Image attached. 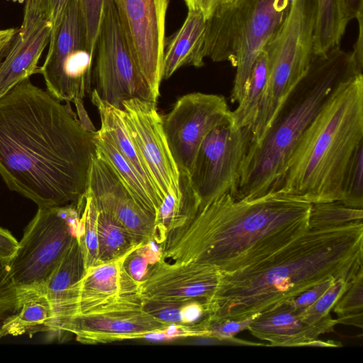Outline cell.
Here are the masks:
<instances>
[{"label": "cell", "instance_id": "6da1fadb", "mask_svg": "<svg viewBox=\"0 0 363 363\" xmlns=\"http://www.w3.org/2000/svg\"><path fill=\"white\" fill-rule=\"evenodd\" d=\"M95 132L26 78L0 95V176L38 208L77 203L86 193Z\"/></svg>", "mask_w": 363, "mask_h": 363}, {"label": "cell", "instance_id": "7a4b0ae2", "mask_svg": "<svg viewBox=\"0 0 363 363\" xmlns=\"http://www.w3.org/2000/svg\"><path fill=\"white\" fill-rule=\"evenodd\" d=\"M311 203L282 191L255 198L225 194L167 230L159 258L229 274L276 253L309 229Z\"/></svg>", "mask_w": 363, "mask_h": 363}, {"label": "cell", "instance_id": "3957f363", "mask_svg": "<svg viewBox=\"0 0 363 363\" xmlns=\"http://www.w3.org/2000/svg\"><path fill=\"white\" fill-rule=\"evenodd\" d=\"M362 252V221L309 228L269 257L220 274L208 320L249 318L327 279L352 280L363 269Z\"/></svg>", "mask_w": 363, "mask_h": 363}, {"label": "cell", "instance_id": "277c9868", "mask_svg": "<svg viewBox=\"0 0 363 363\" xmlns=\"http://www.w3.org/2000/svg\"><path fill=\"white\" fill-rule=\"evenodd\" d=\"M363 143V74L340 83L301 138L272 191L311 203L340 201L352 156Z\"/></svg>", "mask_w": 363, "mask_h": 363}, {"label": "cell", "instance_id": "5b68a950", "mask_svg": "<svg viewBox=\"0 0 363 363\" xmlns=\"http://www.w3.org/2000/svg\"><path fill=\"white\" fill-rule=\"evenodd\" d=\"M357 74L362 73L357 72L351 53L340 47L313 57L263 137L250 145L235 198H255L273 190L301 138L335 89Z\"/></svg>", "mask_w": 363, "mask_h": 363}, {"label": "cell", "instance_id": "8992f818", "mask_svg": "<svg viewBox=\"0 0 363 363\" xmlns=\"http://www.w3.org/2000/svg\"><path fill=\"white\" fill-rule=\"evenodd\" d=\"M291 0H231L206 19L204 57L236 69L230 96L239 102L252 66L285 20Z\"/></svg>", "mask_w": 363, "mask_h": 363}, {"label": "cell", "instance_id": "52a82bcc", "mask_svg": "<svg viewBox=\"0 0 363 363\" xmlns=\"http://www.w3.org/2000/svg\"><path fill=\"white\" fill-rule=\"evenodd\" d=\"M315 0H291L289 13L264 48L269 60L266 89L252 127L258 143L280 105L307 72L314 57Z\"/></svg>", "mask_w": 363, "mask_h": 363}, {"label": "cell", "instance_id": "ba28073f", "mask_svg": "<svg viewBox=\"0 0 363 363\" xmlns=\"http://www.w3.org/2000/svg\"><path fill=\"white\" fill-rule=\"evenodd\" d=\"M77 203L38 208L13 255L4 261L7 279L19 291H43L52 273L77 236Z\"/></svg>", "mask_w": 363, "mask_h": 363}, {"label": "cell", "instance_id": "9c48e42d", "mask_svg": "<svg viewBox=\"0 0 363 363\" xmlns=\"http://www.w3.org/2000/svg\"><path fill=\"white\" fill-rule=\"evenodd\" d=\"M48 46L38 72L46 90L62 102L84 106V98L91 93L94 54L86 43L78 0L68 2L53 26Z\"/></svg>", "mask_w": 363, "mask_h": 363}, {"label": "cell", "instance_id": "30bf717a", "mask_svg": "<svg viewBox=\"0 0 363 363\" xmlns=\"http://www.w3.org/2000/svg\"><path fill=\"white\" fill-rule=\"evenodd\" d=\"M99 97L122 109L123 101L139 99L157 103L121 28L113 0H106L96 43L94 69Z\"/></svg>", "mask_w": 363, "mask_h": 363}, {"label": "cell", "instance_id": "8fae6325", "mask_svg": "<svg viewBox=\"0 0 363 363\" xmlns=\"http://www.w3.org/2000/svg\"><path fill=\"white\" fill-rule=\"evenodd\" d=\"M251 139V128L236 126L232 121L231 113L205 137L189 173L199 206L227 193L235 196L241 167Z\"/></svg>", "mask_w": 363, "mask_h": 363}, {"label": "cell", "instance_id": "7c38bea8", "mask_svg": "<svg viewBox=\"0 0 363 363\" xmlns=\"http://www.w3.org/2000/svg\"><path fill=\"white\" fill-rule=\"evenodd\" d=\"M131 254L86 269L55 313L49 332L57 333L62 323L74 316L142 302L140 281L130 274L125 264Z\"/></svg>", "mask_w": 363, "mask_h": 363}, {"label": "cell", "instance_id": "4fadbf2b", "mask_svg": "<svg viewBox=\"0 0 363 363\" xmlns=\"http://www.w3.org/2000/svg\"><path fill=\"white\" fill-rule=\"evenodd\" d=\"M132 55L156 99L163 79L169 0H113Z\"/></svg>", "mask_w": 363, "mask_h": 363}, {"label": "cell", "instance_id": "5bb4252c", "mask_svg": "<svg viewBox=\"0 0 363 363\" xmlns=\"http://www.w3.org/2000/svg\"><path fill=\"white\" fill-rule=\"evenodd\" d=\"M230 113L223 96L194 92L180 97L162 116L165 137L179 173L189 174L202 141Z\"/></svg>", "mask_w": 363, "mask_h": 363}, {"label": "cell", "instance_id": "9a60e30c", "mask_svg": "<svg viewBox=\"0 0 363 363\" xmlns=\"http://www.w3.org/2000/svg\"><path fill=\"white\" fill-rule=\"evenodd\" d=\"M157 103L132 99L122 104L128 135L162 201L169 193L182 196L179 171L170 152Z\"/></svg>", "mask_w": 363, "mask_h": 363}, {"label": "cell", "instance_id": "2e32d148", "mask_svg": "<svg viewBox=\"0 0 363 363\" xmlns=\"http://www.w3.org/2000/svg\"><path fill=\"white\" fill-rule=\"evenodd\" d=\"M220 275L207 265L158 257L140 281V298L143 303H209L216 294Z\"/></svg>", "mask_w": 363, "mask_h": 363}, {"label": "cell", "instance_id": "e0dca14e", "mask_svg": "<svg viewBox=\"0 0 363 363\" xmlns=\"http://www.w3.org/2000/svg\"><path fill=\"white\" fill-rule=\"evenodd\" d=\"M170 327L146 312L143 302H134L72 317L62 323L58 333L73 334L82 343L97 344L145 337Z\"/></svg>", "mask_w": 363, "mask_h": 363}, {"label": "cell", "instance_id": "ac0fdd59", "mask_svg": "<svg viewBox=\"0 0 363 363\" xmlns=\"http://www.w3.org/2000/svg\"><path fill=\"white\" fill-rule=\"evenodd\" d=\"M52 29L42 0H26L22 23L0 62V95L38 72V62Z\"/></svg>", "mask_w": 363, "mask_h": 363}, {"label": "cell", "instance_id": "d6986e66", "mask_svg": "<svg viewBox=\"0 0 363 363\" xmlns=\"http://www.w3.org/2000/svg\"><path fill=\"white\" fill-rule=\"evenodd\" d=\"M99 211L116 219L137 245L148 246L155 240L154 221L133 199L111 167L95 152L91 160L88 186Z\"/></svg>", "mask_w": 363, "mask_h": 363}, {"label": "cell", "instance_id": "ffe728a7", "mask_svg": "<svg viewBox=\"0 0 363 363\" xmlns=\"http://www.w3.org/2000/svg\"><path fill=\"white\" fill-rule=\"evenodd\" d=\"M338 324L330 315L315 323H307L288 301L281 303L257 314L247 330L257 338L272 346H303L330 333Z\"/></svg>", "mask_w": 363, "mask_h": 363}, {"label": "cell", "instance_id": "44dd1931", "mask_svg": "<svg viewBox=\"0 0 363 363\" xmlns=\"http://www.w3.org/2000/svg\"><path fill=\"white\" fill-rule=\"evenodd\" d=\"M206 18L201 11L188 9L182 26L164 43L163 79L169 78L183 66L204 65L203 45Z\"/></svg>", "mask_w": 363, "mask_h": 363}, {"label": "cell", "instance_id": "7402d4cb", "mask_svg": "<svg viewBox=\"0 0 363 363\" xmlns=\"http://www.w3.org/2000/svg\"><path fill=\"white\" fill-rule=\"evenodd\" d=\"M96 154L106 162L126 186L133 199L156 223L162 202L158 192L125 159L101 130L95 132Z\"/></svg>", "mask_w": 363, "mask_h": 363}, {"label": "cell", "instance_id": "603a6c76", "mask_svg": "<svg viewBox=\"0 0 363 363\" xmlns=\"http://www.w3.org/2000/svg\"><path fill=\"white\" fill-rule=\"evenodd\" d=\"M21 294V308L0 326V338L49 331L53 319L51 303L43 291Z\"/></svg>", "mask_w": 363, "mask_h": 363}, {"label": "cell", "instance_id": "cb8c5ba5", "mask_svg": "<svg viewBox=\"0 0 363 363\" xmlns=\"http://www.w3.org/2000/svg\"><path fill=\"white\" fill-rule=\"evenodd\" d=\"M315 4L314 56L340 47L350 21L344 0H315Z\"/></svg>", "mask_w": 363, "mask_h": 363}, {"label": "cell", "instance_id": "d4e9b609", "mask_svg": "<svg viewBox=\"0 0 363 363\" xmlns=\"http://www.w3.org/2000/svg\"><path fill=\"white\" fill-rule=\"evenodd\" d=\"M84 272L83 254L75 236L45 287V293L52 308L53 318L69 291L80 280Z\"/></svg>", "mask_w": 363, "mask_h": 363}, {"label": "cell", "instance_id": "484cf974", "mask_svg": "<svg viewBox=\"0 0 363 363\" xmlns=\"http://www.w3.org/2000/svg\"><path fill=\"white\" fill-rule=\"evenodd\" d=\"M269 76V60L264 48L256 59L238 107L231 111L233 123L238 128H250L256 120Z\"/></svg>", "mask_w": 363, "mask_h": 363}, {"label": "cell", "instance_id": "4316f807", "mask_svg": "<svg viewBox=\"0 0 363 363\" xmlns=\"http://www.w3.org/2000/svg\"><path fill=\"white\" fill-rule=\"evenodd\" d=\"M97 238L98 264L120 259L143 247L134 242L127 230L116 219L99 210Z\"/></svg>", "mask_w": 363, "mask_h": 363}, {"label": "cell", "instance_id": "83f0119b", "mask_svg": "<svg viewBox=\"0 0 363 363\" xmlns=\"http://www.w3.org/2000/svg\"><path fill=\"white\" fill-rule=\"evenodd\" d=\"M79 209V223L77 238L84 257L85 270L97 265L98 208L94 196L87 188L84 195L77 202Z\"/></svg>", "mask_w": 363, "mask_h": 363}, {"label": "cell", "instance_id": "f1b7e54d", "mask_svg": "<svg viewBox=\"0 0 363 363\" xmlns=\"http://www.w3.org/2000/svg\"><path fill=\"white\" fill-rule=\"evenodd\" d=\"M362 208L347 206L340 201L311 203L309 228H328L362 221Z\"/></svg>", "mask_w": 363, "mask_h": 363}, {"label": "cell", "instance_id": "f546056e", "mask_svg": "<svg viewBox=\"0 0 363 363\" xmlns=\"http://www.w3.org/2000/svg\"><path fill=\"white\" fill-rule=\"evenodd\" d=\"M338 323L362 328L363 325V269L352 281L333 308Z\"/></svg>", "mask_w": 363, "mask_h": 363}, {"label": "cell", "instance_id": "4dcf8cb0", "mask_svg": "<svg viewBox=\"0 0 363 363\" xmlns=\"http://www.w3.org/2000/svg\"><path fill=\"white\" fill-rule=\"evenodd\" d=\"M340 201L350 207H363V143L355 150L346 170Z\"/></svg>", "mask_w": 363, "mask_h": 363}, {"label": "cell", "instance_id": "1f68e13d", "mask_svg": "<svg viewBox=\"0 0 363 363\" xmlns=\"http://www.w3.org/2000/svg\"><path fill=\"white\" fill-rule=\"evenodd\" d=\"M352 280H335L313 304L298 313L301 318L307 323H315L330 315V311L349 288Z\"/></svg>", "mask_w": 363, "mask_h": 363}, {"label": "cell", "instance_id": "d6a6232c", "mask_svg": "<svg viewBox=\"0 0 363 363\" xmlns=\"http://www.w3.org/2000/svg\"><path fill=\"white\" fill-rule=\"evenodd\" d=\"M88 47L94 54L106 0H78Z\"/></svg>", "mask_w": 363, "mask_h": 363}, {"label": "cell", "instance_id": "836d02e7", "mask_svg": "<svg viewBox=\"0 0 363 363\" xmlns=\"http://www.w3.org/2000/svg\"><path fill=\"white\" fill-rule=\"evenodd\" d=\"M21 294L7 279L0 260V326L21 308Z\"/></svg>", "mask_w": 363, "mask_h": 363}, {"label": "cell", "instance_id": "e575fe53", "mask_svg": "<svg viewBox=\"0 0 363 363\" xmlns=\"http://www.w3.org/2000/svg\"><path fill=\"white\" fill-rule=\"evenodd\" d=\"M256 315L243 320H210L208 318L203 328L208 333V338L230 341L238 333L247 330Z\"/></svg>", "mask_w": 363, "mask_h": 363}, {"label": "cell", "instance_id": "d590c367", "mask_svg": "<svg viewBox=\"0 0 363 363\" xmlns=\"http://www.w3.org/2000/svg\"><path fill=\"white\" fill-rule=\"evenodd\" d=\"M337 280L330 278L304 291L298 296L288 301L298 313H301L313 304L326 290Z\"/></svg>", "mask_w": 363, "mask_h": 363}, {"label": "cell", "instance_id": "8d00e7d4", "mask_svg": "<svg viewBox=\"0 0 363 363\" xmlns=\"http://www.w3.org/2000/svg\"><path fill=\"white\" fill-rule=\"evenodd\" d=\"M356 19L358 22V34L354 44L352 51L350 52L356 69L358 73L363 71V13H359Z\"/></svg>", "mask_w": 363, "mask_h": 363}, {"label": "cell", "instance_id": "74e56055", "mask_svg": "<svg viewBox=\"0 0 363 363\" xmlns=\"http://www.w3.org/2000/svg\"><path fill=\"white\" fill-rule=\"evenodd\" d=\"M18 241L6 229L0 227V260L5 261L15 252Z\"/></svg>", "mask_w": 363, "mask_h": 363}, {"label": "cell", "instance_id": "f35d334b", "mask_svg": "<svg viewBox=\"0 0 363 363\" xmlns=\"http://www.w3.org/2000/svg\"><path fill=\"white\" fill-rule=\"evenodd\" d=\"M42 1L54 26L61 18L69 0H42Z\"/></svg>", "mask_w": 363, "mask_h": 363}, {"label": "cell", "instance_id": "ab89813d", "mask_svg": "<svg viewBox=\"0 0 363 363\" xmlns=\"http://www.w3.org/2000/svg\"><path fill=\"white\" fill-rule=\"evenodd\" d=\"M230 1L231 0H191V4L188 9H196L201 11L207 19L218 7Z\"/></svg>", "mask_w": 363, "mask_h": 363}, {"label": "cell", "instance_id": "60d3db41", "mask_svg": "<svg viewBox=\"0 0 363 363\" xmlns=\"http://www.w3.org/2000/svg\"><path fill=\"white\" fill-rule=\"evenodd\" d=\"M344 2L350 21L356 19L359 13H363V0H344Z\"/></svg>", "mask_w": 363, "mask_h": 363}, {"label": "cell", "instance_id": "b9f144b4", "mask_svg": "<svg viewBox=\"0 0 363 363\" xmlns=\"http://www.w3.org/2000/svg\"><path fill=\"white\" fill-rule=\"evenodd\" d=\"M303 346L336 347H341V344L333 340L323 341L315 339L304 343Z\"/></svg>", "mask_w": 363, "mask_h": 363}, {"label": "cell", "instance_id": "7bdbcfd3", "mask_svg": "<svg viewBox=\"0 0 363 363\" xmlns=\"http://www.w3.org/2000/svg\"><path fill=\"white\" fill-rule=\"evenodd\" d=\"M16 28L0 29V46L10 43L15 34Z\"/></svg>", "mask_w": 363, "mask_h": 363}, {"label": "cell", "instance_id": "ee69618b", "mask_svg": "<svg viewBox=\"0 0 363 363\" xmlns=\"http://www.w3.org/2000/svg\"><path fill=\"white\" fill-rule=\"evenodd\" d=\"M11 42L7 43V44H6V45H4L0 46V62H1L3 58L4 57L5 55L6 54L7 50H8L9 46H10Z\"/></svg>", "mask_w": 363, "mask_h": 363}, {"label": "cell", "instance_id": "f6af8a7d", "mask_svg": "<svg viewBox=\"0 0 363 363\" xmlns=\"http://www.w3.org/2000/svg\"><path fill=\"white\" fill-rule=\"evenodd\" d=\"M11 1L13 2H15V3L23 4V3H25L26 0H11Z\"/></svg>", "mask_w": 363, "mask_h": 363}, {"label": "cell", "instance_id": "bcb514c9", "mask_svg": "<svg viewBox=\"0 0 363 363\" xmlns=\"http://www.w3.org/2000/svg\"><path fill=\"white\" fill-rule=\"evenodd\" d=\"M186 4L187 8L190 6L191 4V0H184Z\"/></svg>", "mask_w": 363, "mask_h": 363}]
</instances>
